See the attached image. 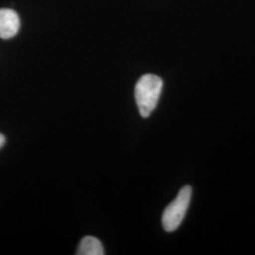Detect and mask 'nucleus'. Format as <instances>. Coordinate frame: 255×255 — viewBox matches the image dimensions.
<instances>
[{
	"label": "nucleus",
	"mask_w": 255,
	"mask_h": 255,
	"mask_svg": "<svg viewBox=\"0 0 255 255\" xmlns=\"http://www.w3.org/2000/svg\"><path fill=\"white\" fill-rule=\"evenodd\" d=\"M163 89V80L152 74L140 78L135 86V100L141 116L147 118L154 111Z\"/></svg>",
	"instance_id": "1"
},
{
	"label": "nucleus",
	"mask_w": 255,
	"mask_h": 255,
	"mask_svg": "<svg viewBox=\"0 0 255 255\" xmlns=\"http://www.w3.org/2000/svg\"><path fill=\"white\" fill-rule=\"evenodd\" d=\"M191 197V186L185 185L180 190L177 198L165 208L162 217V223L166 232H173L182 224L189 207Z\"/></svg>",
	"instance_id": "2"
},
{
	"label": "nucleus",
	"mask_w": 255,
	"mask_h": 255,
	"mask_svg": "<svg viewBox=\"0 0 255 255\" xmlns=\"http://www.w3.org/2000/svg\"><path fill=\"white\" fill-rule=\"evenodd\" d=\"M20 28V19L16 11L0 9V38L9 39L15 36Z\"/></svg>",
	"instance_id": "3"
},
{
	"label": "nucleus",
	"mask_w": 255,
	"mask_h": 255,
	"mask_svg": "<svg viewBox=\"0 0 255 255\" xmlns=\"http://www.w3.org/2000/svg\"><path fill=\"white\" fill-rule=\"evenodd\" d=\"M76 255H103L104 249L102 247L101 241L98 238L88 236L82 238Z\"/></svg>",
	"instance_id": "4"
},
{
	"label": "nucleus",
	"mask_w": 255,
	"mask_h": 255,
	"mask_svg": "<svg viewBox=\"0 0 255 255\" xmlns=\"http://www.w3.org/2000/svg\"><path fill=\"white\" fill-rule=\"evenodd\" d=\"M5 142H6V139H5V137L4 135H2V134H0V149L3 147V146L5 145Z\"/></svg>",
	"instance_id": "5"
}]
</instances>
